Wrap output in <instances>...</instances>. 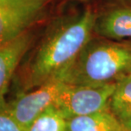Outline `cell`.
Returning a JSON list of instances; mask_svg holds the SVG:
<instances>
[{
    "instance_id": "cell-13",
    "label": "cell",
    "mask_w": 131,
    "mask_h": 131,
    "mask_svg": "<svg viewBox=\"0 0 131 131\" xmlns=\"http://www.w3.org/2000/svg\"><path fill=\"white\" fill-rule=\"evenodd\" d=\"M127 74L128 76H129V77L131 78V67L129 69V70H128V71L126 72V74Z\"/></svg>"
},
{
    "instance_id": "cell-3",
    "label": "cell",
    "mask_w": 131,
    "mask_h": 131,
    "mask_svg": "<svg viewBox=\"0 0 131 131\" xmlns=\"http://www.w3.org/2000/svg\"><path fill=\"white\" fill-rule=\"evenodd\" d=\"M115 86L116 81L96 85L65 83L54 106L67 120L109 109Z\"/></svg>"
},
{
    "instance_id": "cell-11",
    "label": "cell",
    "mask_w": 131,
    "mask_h": 131,
    "mask_svg": "<svg viewBox=\"0 0 131 131\" xmlns=\"http://www.w3.org/2000/svg\"><path fill=\"white\" fill-rule=\"evenodd\" d=\"M0 131H27L10 113L7 102L0 105Z\"/></svg>"
},
{
    "instance_id": "cell-1",
    "label": "cell",
    "mask_w": 131,
    "mask_h": 131,
    "mask_svg": "<svg viewBox=\"0 0 131 131\" xmlns=\"http://www.w3.org/2000/svg\"><path fill=\"white\" fill-rule=\"evenodd\" d=\"M96 16L87 8L77 15L58 19L48 27L24 65L22 92L61 80L91 38Z\"/></svg>"
},
{
    "instance_id": "cell-2",
    "label": "cell",
    "mask_w": 131,
    "mask_h": 131,
    "mask_svg": "<svg viewBox=\"0 0 131 131\" xmlns=\"http://www.w3.org/2000/svg\"><path fill=\"white\" fill-rule=\"evenodd\" d=\"M130 67L131 40L91 37L61 80L73 85H103L116 81Z\"/></svg>"
},
{
    "instance_id": "cell-7",
    "label": "cell",
    "mask_w": 131,
    "mask_h": 131,
    "mask_svg": "<svg viewBox=\"0 0 131 131\" xmlns=\"http://www.w3.org/2000/svg\"><path fill=\"white\" fill-rule=\"evenodd\" d=\"M93 33L113 40H131V6L118 5L96 14Z\"/></svg>"
},
{
    "instance_id": "cell-8",
    "label": "cell",
    "mask_w": 131,
    "mask_h": 131,
    "mask_svg": "<svg viewBox=\"0 0 131 131\" xmlns=\"http://www.w3.org/2000/svg\"><path fill=\"white\" fill-rule=\"evenodd\" d=\"M67 131H131L110 109L68 120Z\"/></svg>"
},
{
    "instance_id": "cell-9",
    "label": "cell",
    "mask_w": 131,
    "mask_h": 131,
    "mask_svg": "<svg viewBox=\"0 0 131 131\" xmlns=\"http://www.w3.org/2000/svg\"><path fill=\"white\" fill-rule=\"evenodd\" d=\"M109 109L123 123L131 118V78L127 74H123L116 80Z\"/></svg>"
},
{
    "instance_id": "cell-12",
    "label": "cell",
    "mask_w": 131,
    "mask_h": 131,
    "mask_svg": "<svg viewBox=\"0 0 131 131\" xmlns=\"http://www.w3.org/2000/svg\"><path fill=\"white\" fill-rule=\"evenodd\" d=\"M124 124L126 125L128 128H129V129H131V118L129 119H128V120L125 122V123H124Z\"/></svg>"
},
{
    "instance_id": "cell-4",
    "label": "cell",
    "mask_w": 131,
    "mask_h": 131,
    "mask_svg": "<svg viewBox=\"0 0 131 131\" xmlns=\"http://www.w3.org/2000/svg\"><path fill=\"white\" fill-rule=\"evenodd\" d=\"M52 0H0V47L23 34Z\"/></svg>"
},
{
    "instance_id": "cell-10",
    "label": "cell",
    "mask_w": 131,
    "mask_h": 131,
    "mask_svg": "<svg viewBox=\"0 0 131 131\" xmlns=\"http://www.w3.org/2000/svg\"><path fill=\"white\" fill-rule=\"evenodd\" d=\"M67 125L68 120L53 105L32 123L28 131H67Z\"/></svg>"
},
{
    "instance_id": "cell-5",
    "label": "cell",
    "mask_w": 131,
    "mask_h": 131,
    "mask_svg": "<svg viewBox=\"0 0 131 131\" xmlns=\"http://www.w3.org/2000/svg\"><path fill=\"white\" fill-rule=\"evenodd\" d=\"M65 82L54 80L38 87L19 94L13 101L7 102L8 109L27 131L41 113L53 106Z\"/></svg>"
},
{
    "instance_id": "cell-6",
    "label": "cell",
    "mask_w": 131,
    "mask_h": 131,
    "mask_svg": "<svg viewBox=\"0 0 131 131\" xmlns=\"http://www.w3.org/2000/svg\"><path fill=\"white\" fill-rule=\"evenodd\" d=\"M29 30L0 47V105L6 102L5 95L22 58L32 43Z\"/></svg>"
}]
</instances>
